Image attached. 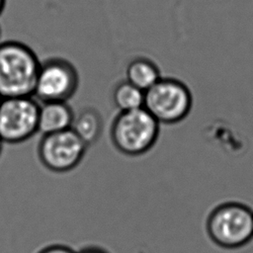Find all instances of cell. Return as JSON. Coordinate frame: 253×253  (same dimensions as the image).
Here are the masks:
<instances>
[{"label": "cell", "mask_w": 253, "mask_h": 253, "mask_svg": "<svg viewBox=\"0 0 253 253\" xmlns=\"http://www.w3.org/2000/svg\"><path fill=\"white\" fill-rule=\"evenodd\" d=\"M159 125L144 108L120 112L111 126L112 142L121 153L139 156L155 144Z\"/></svg>", "instance_id": "7a4b0ae2"}, {"label": "cell", "mask_w": 253, "mask_h": 253, "mask_svg": "<svg viewBox=\"0 0 253 253\" xmlns=\"http://www.w3.org/2000/svg\"><path fill=\"white\" fill-rule=\"evenodd\" d=\"M87 145L71 129L44 134L39 143V158L49 171L64 173L82 160Z\"/></svg>", "instance_id": "52a82bcc"}, {"label": "cell", "mask_w": 253, "mask_h": 253, "mask_svg": "<svg viewBox=\"0 0 253 253\" xmlns=\"http://www.w3.org/2000/svg\"><path fill=\"white\" fill-rule=\"evenodd\" d=\"M79 74L72 62L60 56L41 61L33 97L42 103L67 102L77 91Z\"/></svg>", "instance_id": "5b68a950"}, {"label": "cell", "mask_w": 253, "mask_h": 253, "mask_svg": "<svg viewBox=\"0 0 253 253\" xmlns=\"http://www.w3.org/2000/svg\"><path fill=\"white\" fill-rule=\"evenodd\" d=\"M74 112L67 102H44L39 107L38 132L42 135L71 127Z\"/></svg>", "instance_id": "ba28073f"}, {"label": "cell", "mask_w": 253, "mask_h": 253, "mask_svg": "<svg viewBox=\"0 0 253 253\" xmlns=\"http://www.w3.org/2000/svg\"><path fill=\"white\" fill-rule=\"evenodd\" d=\"M0 101H1V98H0Z\"/></svg>", "instance_id": "e0dca14e"}, {"label": "cell", "mask_w": 253, "mask_h": 253, "mask_svg": "<svg viewBox=\"0 0 253 253\" xmlns=\"http://www.w3.org/2000/svg\"><path fill=\"white\" fill-rule=\"evenodd\" d=\"M38 253H76V252L68 246L61 245V244H53L45 248H42Z\"/></svg>", "instance_id": "7c38bea8"}, {"label": "cell", "mask_w": 253, "mask_h": 253, "mask_svg": "<svg viewBox=\"0 0 253 253\" xmlns=\"http://www.w3.org/2000/svg\"><path fill=\"white\" fill-rule=\"evenodd\" d=\"M40 105L33 97L5 98L0 101V139L16 144L38 132Z\"/></svg>", "instance_id": "8992f818"}, {"label": "cell", "mask_w": 253, "mask_h": 253, "mask_svg": "<svg viewBox=\"0 0 253 253\" xmlns=\"http://www.w3.org/2000/svg\"><path fill=\"white\" fill-rule=\"evenodd\" d=\"M2 147H3V142H2L1 139H0V154H1V152H2Z\"/></svg>", "instance_id": "9a60e30c"}, {"label": "cell", "mask_w": 253, "mask_h": 253, "mask_svg": "<svg viewBox=\"0 0 253 253\" xmlns=\"http://www.w3.org/2000/svg\"><path fill=\"white\" fill-rule=\"evenodd\" d=\"M78 137L88 146L94 144L103 131V119L101 114L92 107H84L74 113L70 127Z\"/></svg>", "instance_id": "9c48e42d"}, {"label": "cell", "mask_w": 253, "mask_h": 253, "mask_svg": "<svg viewBox=\"0 0 253 253\" xmlns=\"http://www.w3.org/2000/svg\"><path fill=\"white\" fill-rule=\"evenodd\" d=\"M41 60L28 44L0 42V98L33 97Z\"/></svg>", "instance_id": "6da1fadb"}, {"label": "cell", "mask_w": 253, "mask_h": 253, "mask_svg": "<svg viewBox=\"0 0 253 253\" xmlns=\"http://www.w3.org/2000/svg\"><path fill=\"white\" fill-rule=\"evenodd\" d=\"M5 5H6V0H0V15H1L2 12L4 11Z\"/></svg>", "instance_id": "5bb4252c"}, {"label": "cell", "mask_w": 253, "mask_h": 253, "mask_svg": "<svg viewBox=\"0 0 253 253\" xmlns=\"http://www.w3.org/2000/svg\"><path fill=\"white\" fill-rule=\"evenodd\" d=\"M76 253H108V252L99 247H87Z\"/></svg>", "instance_id": "4fadbf2b"}, {"label": "cell", "mask_w": 253, "mask_h": 253, "mask_svg": "<svg viewBox=\"0 0 253 253\" xmlns=\"http://www.w3.org/2000/svg\"><path fill=\"white\" fill-rule=\"evenodd\" d=\"M158 65L146 56L132 58L126 67V80L145 92L160 78Z\"/></svg>", "instance_id": "30bf717a"}, {"label": "cell", "mask_w": 253, "mask_h": 253, "mask_svg": "<svg viewBox=\"0 0 253 253\" xmlns=\"http://www.w3.org/2000/svg\"><path fill=\"white\" fill-rule=\"evenodd\" d=\"M0 37H1V28H0Z\"/></svg>", "instance_id": "2e32d148"}, {"label": "cell", "mask_w": 253, "mask_h": 253, "mask_svg": "<svg viewBox=\"0 0 253 253\" xmlns=\"http://www.w3.org/2000/svg\"><path fill=\"white\" fill-rule=\"evenodd\" d=\"M207 231L220 247H241L253 238V211L239 203L222 204L210 213Z\"/></svg>", "instance_id": "3957f363"}, {"label": "cell", "mask_w": 253, "mask_h": 253, "mask_svg": "<svg viewBox=\"0 0 253 253\" xmlns=\"http://www.w3.org/2000/svg\"><path fill=\"white\" fill-rule=\"evenodd\" d=\"M193 97L188 86L173 77H161L144 92L143 108L159 123L173 125L190 113Z\"/></svg>", "instance_id": "277c9868"}, {"label": "cell", "mask_w": 253, "mask_h": 253, "mask_svg": "<svg viewBox=\"0 0 253 253\" xmlns=\"http://www.w3.org/2000/svg\"><path fill=\"white\" fill-rule=\"evenodd\" d=\"M113 102L120 112L143 108L144 92L128 81L122 80L116 84L112 94Z\"/></svg>", "instance_id": "8fae6325"}]
</instances>
